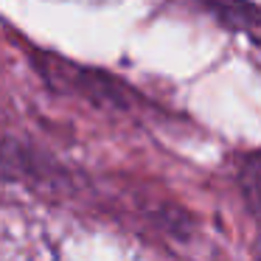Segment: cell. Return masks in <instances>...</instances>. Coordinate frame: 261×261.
I'll return each instance as SVG.
<instances>
[]
</instances>
